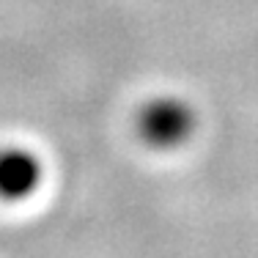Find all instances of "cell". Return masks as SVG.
<instances>
[{"label":"cell","instance_id":"7a4b0ae2","mask_svg":"<svg viewBox=\"0 0 258 258\" xmlns=\"http://www.w3.org/2000/svg\"><path fill=\"white\" fill-rule=\"evenodd\" d=\"M44 165L36 151L25 146H6L0 149V201L17 204L25 201L41 187Z\"/></svg>","mask_w":258,"mask_h":258},{"label":"cell","instance_id":"6da1fadb","mask_svg":"<svg viewBox=\"0 0 258 258\" xmlns=\"http://www.w3.org/2000/svg\"><path fill=\"white\" fill-rule=\"evenodd\" d=\"M195 115L187 102L162 96L151 99L138 115V135L151 149H176L192 135Z\"/></svg>","mask_w":258,"mask_h":258}]
</instances>
